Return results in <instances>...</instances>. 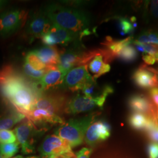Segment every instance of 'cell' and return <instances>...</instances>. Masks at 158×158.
<instances>
[{
    "instance_id": "obj_1",
    "label": "cell",
    "mask_w": 158,
    "mask_h": 158,
    "mask_svg": "<svg viewBox=\"0 0 158 158\" xmlns=\"http://www.w3.org/2000/svg\"><path fill=\"white\" fill-rule=\"evenodd\" d=\"M0 93L17 111L25 115L34 109V105L41 96L31 83L18 73L0 85Z\"/></svg>"
},
{
    "instance_id": "obj_2",
    "label": "cell",
    "mask_w": 158,
    "mask_h": 158,
    "mask_svg": "<svg viewBox=\"0 0 158 158\" xmlns=\"http://www.w3.org/2000/svg\"><path fill=\"white\" fill-rule=\"evenodd\" d=\"M44 11L51 23L58 27L83 36H85V31L89 29L90 17L81 10L51 4L46 6Z\"/></svg>"
},
{
    "instance_id": "obj_3",
    "label": "cell",
    "mask_w": 158,
    "mask_h": 158,
    "mask_svg": "<svg viewBox=\"0 0 158 158\" xmlns=\"http://www.w3.org/2000/svg\"><path fill=\"white\" fill-rule=\"evenodd\" d=\"M98 114L94 112L81 118L70 119L57 129L56 135L67 142L71 148L79 146L83 143L87 130L94 122Z\"/></svg>"
},
{
    "instance_id": "obj_4",
    "label": "cell",
    "mask_w": 158,
    "mask_h": 158,
    "mask_svg": "<svg viewBox=\"0 0 158 158\" xmlns=\"http://www.w3.org/2000/svg\"><path fill=\"white\" fill-rule=\"evenodd\" d=\"M113 92V87L107 85L102 89L101 94L96 97H88L78 94L68 100L64 112L74 115L87 112L97 107L102 108L107 97Z\"/></svg>"
},
{
    "instance_id": "obj_5",
    "label": "cell",
    "mask_w": 158,
    "mask_h": 158,
    "mask_svg": "<svg viewBox=\"0 0 158 158\" xmlns=\"http://www.w3.org/2000/svg\"><path fill=\"white\" fill-rule=\"evenodd\" d=\"M28 12L19 9H12L0 15V35L8 37L25 24Z\"/></svg>"
},
{
    "instance_id": "obj_6",
    "label": "cell",
    "mask_w": 158,
    "mask_h": 158,
    "mask_svg": "<svg viewBox=\"0 0 158 158\" xmlns=\"http://www.w3.org/2000/svg\"><path fill=\"white\" fill-rule=\"evenodd\" d=\"M17 138V142L21 147L23 154H30L34 152L35 137L40 131L35 125L28 119L18 125L14 130Z\"/></svg>"
},
{
    "instance_id": "obj_7",
    "label": "cell",
    "mask_w": 158,
    "mask_h": 158,
    "mask_svg": "<svg viewBox=\"0 0 158 158\" xmlns=\"http://www.w3.org/2000/svg\"><path fill=\"white\" fill-rule=\"evenodd\" d=\"M87 67L84 65L71 69L64 78L63 88L72 91L81 90L85 85L95 80L89 73Z\"/></svg>"
},
{
    "instance_id": "obj_8",
    "label": "cell",
    "mask_w": 158,
    "mask_h": 158,
    "mask_svg": "<svg viewBox=\"0 0 158 158\" xmlns=\"http://www.w3.org/2000/svg\"><path fill=\"white\" fill-rule=\"evenodd\" d=\"M85 51L77 48L62 51L58 60L57 67L64 78L68 72L73 68L87 65Z\"/></svg>"
},
{
    "instance_id": "obj_9",
    "label": "cell",
    "mask_w": 158,
    "mask_h": 158,
    "mask_svg": "<svg viewBox=\"0 0 158 158\" xmlns=\"http://www.w3.org/2000/svg\"><path fill=\"white\" fill-rule=\"evenodd\" d=\"M83 36L81 34L74 33L52 23L50 29L41 38V40L45 45L55 46L57 45H66L74 41L81 40Z\"/></svg>"
},
{
    "instance_id": "obj_10",
    "label": "cell",
    "mask_w": 158,
    "mask_h": 158,
    "mask_svg": "<svg viewBox=\"0 0 158 158\" xmlns=\"http://www.w3.org/2000/svg\"><path fill=\"white\" fill-rule=\"evenodd\" d=\"M52 25V23L44 11L35 13L28 21L25 29L29 42H32L35 39L41 38L48 32Z\"/></svg>"
},
{
    "instance_id": "obj_11",
    "label": "cell",
    "mask_w": 158,
    "mask_h": 158,
    "mask_svg": "<svg viewBox=\"0 0 158 158\" xmlns=\"http://www.w3.org/2000/svg\"><path fill=\"white\" fill-rule=\"evenodd\" d=\"M68 99L62 94H43L40 96L34 105V108L45 110L48 111L59 114L64 111Z\"/></svg>"
},
{
    "instance_id": "obj_12",
    "label": "cell",
    "mask_w": 158,
    "mask_h": 158,
    "mask_svg": "<svg viewBox=\"0 0 158 158\" xmlns=\"http://www.w3.org/2000/svg\"><path fill=\"white\" fill-rule=\"evenodd\" d=\"M70 151L72 148L68 142L56 135L47 136L39 148L41 158H50Z\"/></svg>"
},
{
    "instance_id": "obj_13",
    "label": "cell",
    "mask_w": 158,
    "mask_h": 158,
    "mask_svg": "<svg viewBox=\"0 0 158 158\" xmlns=\"http://www.w3.org/2000/svg\"><path fill=\"white\" fill-rule=\"evenodd\" d=\"M111 126L103 120L94 122L90 125L85 134V143L93 147L100 142L108 139L111 135Z\"/></svg>"
},
{
    "instance_id": "obj_14",
    "label": "cell",
    "mask_w": 158,
    "mask_h": 158,
    "mask_svg": "<svg viewBox=\"0 0 158 158\" xmlns=\"http://www.w3.org/2000/svg\"><path fill=\"white\" fill-rule=\"evenodd\" d=\"M64 77L57 66L51 68L42 79L34 83V87L41 95L44 92L52 88L62 85Z\"/></svg>"
},
{
    "instance_id": "obj_15",
    "label": "cell",
    "mask_w": 158,
    "mask_h": 158,
    "mask_svg": "<svg viewBox=\"0 0 158 158\" xmlns=\"http://www.w3.org/2000/svg\"><path fill=\"white\" fill-rule=\"evenodd\" d=\"M25 115L35 125H63L65 123L63 119L59 115L43 109L34 108Z\"/></svg>"
},
{
    "instance_id": "obj_16",
    "label": "cell",
    "mask_w": 158,
    "mask_h": 158,
    "mask_svg": "<svg viewBox=\"0 0 158 158\" xmlns=\"http://www.w3.org/2000/svg\"><path fill=\"white\" fill-rule=\"evenodd\" d=\"M128 104L134 113H142L149 116L156 117L152 102L144 95L134 94L131 96Z\"/></svg>"
},
{
    "instance_id": "obj_17",
    "label": "cell",
    "mask_w": 158,
    "mask_h": 158,
    "mask_svg": "<svg viewBox=\"0 0 158 158\" xmlns=\"http://www.w3.org/2000/svg\"><path fill=\"white\" fill-rule=\"evenodd\" d=\"M132 79L138 87L142 89H152L158 87V76L141 66L133 74Z\"/></svg>"
},
{
    "instance_id": "obj_18",
    "label": "cell",
    "mask_w": 158,
    "mask_h": 158,
    "mask_svg": "<svg viewBox=\"0 0 158 158\" xmlns=\"http://www.w3.org/2000/svg\"><path fill=\"white\" fill-rule=\"evenodd\" d=\"M31 52L46 66H57L60 52L56 47L45 46Z\"/></svg>"
},
{
    "instance_id": "obj_19",
    "label": "cell",
    "mask_w": 158,
    "mask_h": 158,
    "mask_svg": "<svg viewBox=\"0 0 158 158\" xmlns=\"http://www.w3.org/2000/svg\"><path fill=\"white\" fill-rule=\"evenodd\" d=\"M87 66L89 70L93 74V77L95 80L102 75L109 72L111 70L110 65L105 62L101 54L94 57Z\"/></svg>"
},
{
    "instance_id": "obj_20",
    "label": "cell",
    "mask_w": 158,
    "mask_h": 158,
    "mask_svg": "<svg viewBox=\"0 0 158 158\" xmlns=\"http://www.w3.org/2000/svg\"><path fill=\"white\" fill-rule=\"evenodd\" d=\"M133 40L132 36H128L124 40H115L110 36H107L102 44L116 58V55L125 46L132 44Z\"/></svg>"
},
{
    "instance_id": "obj_21",
    "label": "cell",
    "mask_w": 158,
    "mask_h": 158,
    "mask_svg": "<svg viewBox=\"0 0 158 158\" xmlns=\"http://www.w3.org/2000/svg\"><path fill=\"white\" fill-rule=\"evenodd\" d=\"M156 117L142 113H133L130 115L128 122L130 126L134 130L146 131L153 119Z\"/></svg>"
},
{
    "instance_id": "obj_22",
    "label": "cell",
    "mask_w": 158,
    "mask_h": 158,
    "mask_svg": "<svg viewBox=\"0 0 158 158\" xmlns=\"http://www.w3.org/2000/svg\"><path fill=\"white\" fill-rule=\"evenodd\" d=\"M25 117L24 114L17 110L0 116V130L10 129Z\"/></svg>"
},
{
    "instance_id": "obj_23",
    "label": "cell",
    "mask_w": 158,
    "mask_h": 158,
    "mask_svg": "<svg viewBox=\"0 0 158 158\" xmlns=\"http://www.w3.org/2000/svg\"><path fill=\"white\" fill-rule=\"evenodd\" d=\"M138 52L135 48L131 45L124 47L116 55V57L121 61L127 63L134 62L138 59Z\"/></svg>"
},
{
    "instance_id": "obj_24",
    "label": "cell",
    "mask_w": 158,
    "mask_h": 158,
    "mask_svg": "<svg viewBox=\"0 0 158 158\" xmlns=\"http://www.w3.org/2000/svg\"><path fill=\"white\" fill-rule=\"evenodd\" d=\"M135 41L141 44H153L158 46V32L152 30L143 31Z\"/></svg>"
},
{
    "instance_id": "obj_25",
    "label": "cell",
    "mask_w": 158,
    "mask_h": 158,
    "mask_svg": "<svg viewBox=\"0 0 158 158\" xmlns=\"http://www.w3.org/2000/svg\"><path fill=\"white\" fill-rule=\"evenodd\" d=\"M19 149L18 142L0 143V154L2 158H10L17 153Z\"/></svg>"
},
{
    "instance_id": "obj_26",
    "label": "cell",
    "mask_w": 158,
    "mask_h": 158,
    "mask_svg": "<svg viewBox=\"0 0 158 158\" xmlns=\"http://www.w3.org/2000/svg\"><path fill=\"white\" fill-rule=\"evenodd\" d=\"M53 66H46L45 69L42 70H36L32 68L28 63L25 61L23 64V71L25 74L32 79H36L40 80L43 77L46 73Z\"/></svg>"
},
{
    "instance_id": "obj_27",
    "label": "cell",
    "mask_w": 158,
    "mask_h": 158,
    "mask_svg": "<svg viewBox=\"0 0 158 158\" xmlns=\"http://www.w3.org/2000/svg\"><path fill=\"white\" fill-rule=\"evenodd\" d=\"M117 19L118 21V29L121 35L124 36L127 34L130 35L133 34L134 29L132 27L131 21L124 17H118Z\"/></svg>"
},
{
    "instance_id": "obj_28",
    "label": "cell",
    "mask_w": 158,
    "mask_h": 158,
    "mask_svg": "<svg viewBox=\"0 0 158 158\" xmlns=\"http://www.w3.org/2000/svg\"><path fill=\"white\" fill-rule=\"evenodd\" d=\"M17 70L11 64H6L0 69V85L17 74Z\"/></svg>"
},
{
    "instance_id": "obj_29",
    "label": "cell",
    "mask_w": 158,
    "mask_h": 158,
    "mask_svg": "<svg viewBox=\"0 0 158 158\" xmlns=\"http://www.w3.org/2000/svg\"><path fill=\"white\" fill-rule=\"evenodd\" d=\"M25 61L28 63L32 68L36 70H42L46 68L45 65L31 51L26 55Z\"/></svg>"
},
{
    "instance_id": "obj_30",
    "label": "cell",
    "mask_w": 158,
    "mask_h": 158,
    "mask_svg": "<svg viewBox=\"0 0 158 158\" xmlns=\"http://www.w3.org/2000/svg\"><path fill=\"white\" fill-rule=\"evenodd\" d=\"M17 141L14 131L0 130V143H11Z\"/></svg>"
},
{
    "instance_id": "obj_31",
    "label": "cell",
    "mask_w": 158,
    "mask_h": 158,
    "mask_svg": "<svg viewBox=\"0 0 158 158\" xmlns=\"http://www.w3.org/2000/svg\"><path fill=\"white\" fill-rule=\"evenodd\" d=\"M147 134L149 138L154 142L158 143V121L147 130Z\"/></svg>"
},
{
    "instance_id": "obj_32",
    "label": "cell",
    "mask_w": 158,
    "mask_h": 158,
    "mask_svg": "<svg viewBox=\"0 0 158 158\" xmlns=\"http://www.w3.org/2000/svg\"><path fill=\"white\" fill-rule=\"evenodd\" d=\"M148 152L150 158H158V143H150L148 147Z\"/></svg>"
},
{
    "instance_id": "obj_33",
    "label": "cell",
    "mask_w": 158,
    "mask_h": 158,
    "mask_svg": "<svg viewBox=\"0 0 158 158\" xmlns=\"http://www.w3.org/2000/svg\"><path fill=\"white\" fill-rule=\"evenodd\" d=\"M149 95L151 100L152 103L153 104V106H155L156 109H158V87H154L152 89H149Z\"/></svg>"
},
{
    "instance_id": "obj_34",
    "label": "cell",
    "mask_w": 158,
    "mask_h": 158,
    "mask_svg": "<svg viewBox=\"0 0 158 158\" xmlns=\"http://www.w3.org/2000/svg\"><path fill=\"white\" fill-rule=\"evenodd\" d=\"M145 51V53L150 55H155L158 53V46L153 44H141Z\"/></svg>"
},
{
    "instance_id": "obj_35",
    "label": "cell",
    "mask_w": 158,
    "mask_h": 158,
    "mask_svg": "<svg viewBox=\"0 0 158 158\" xmlns=\"http://www.w3.org/2000/svg\"><path fill=\"white\" fill-rule=\"evenodd\" d=\"M92 153V149L90 148H83L76 153V158H90Z\"/></svg>"
},
{
    "instance_id": "obj_36",
    "label": "cell",
    "mask_w": 158,
    "mask_h": 158,
    "mask_svg": "<svg viewBox=\"0 0 158 158\" xmlns=\"http://www.w3.org/2000/svg\"><path fill=\"white\" fill-rule=\"evenodd\" d=\"M142 59L145 64L149 65H152L156 62L155 55H150L147 53L142 54Z\"/></svg>"
},
{
    "instance_id": "obj_37",
    "label": "cell",
    "mask_w": 158,
    "mask_h": 158,
    "mask_svg": "<svg viewBox=\"0 0 158 158\" xmlns=\"http://www.w3.org/2000/svg\"><path fill=\"white\" fill-rule=\"evenodd\" d=\"M49 158H76V155L72 152V151H70L60 154H57Z\"/></svg>"
},
{
    "instance_id": "obj_38",
    "label": "cell",
    "mask_w": 158,
    "mask_h": 158,
    "mask_svg": "<svg viewBox=\"0 0 158 158\" xmlns=\"http://www.w3.org/2000/svg\"><path fill=\"white\" fill-rule=\"evenodd\" d=\"M151 13L153 17L158 18V1H152L151 6Z\"/></svg>"
},
{
    "instance_id": "obj_39",
    "label": "cell",
    "mask_w": 158,
    "mask_h": 158,
    "mask_svg": "<svg viewBox=\"0 0 158 158\" xmlns=\"http://www.w3.org/2000/svg\"><path fill=\"white\" fill-rule=\"evenodd\" d=\"M6 3V1H2V0H0V9L4 6Z\"/></svg>"
},
{
    "instance_id": "obj_40",
    "label": "cell",
    "mask_w": 158,
    "mask_h": 158,
    "mask_svg": "<svg viewBox=\"0 0 158 158\" xmlns=\"http://www.w3.org/2000/svg\"><path fill=\"white\" fill-rule=\"evenodd\" d=\"M155 59L156 60V62H158V53L155 55Z\"/></svg>"
},
{
    "instance_id": "obj_41",
    "label": "cell",
    "mask_w": 158,
    "mask_h": 158,
    "mask_svg": "<svg viewBox=\"0 0 158 158\" xmlns=\"http://www.w3.org/2000/svg\"><path fill=\"white\" fill-rule=\"evenodd\" d=\"M12 158H23V156H21V155H18L17 156H15V157Z\"/></svg>"
},
{
    "instance_id": "obj_42",
    "label": "cell",
    "mask_w": 158,
    "mask_h": 158,
    "mask_svg": "<svg viewBox=\"0 0 158 158\" xmlns=\"http://www.w3.org/2000/svg\"><path fill=\"white\" fill-rule=\"evenodd\" d=\"M27 158H40L38 157V156H30V157H28Z\"/></svg>"
},
{
    "instance_id": "obj_43",
    "label": "cell",
    "mask_w": 158,
    "mask_h": 158,
    "mask_svg": "<svg viewBox=\"0 0 158 158\" xmlns=\"http://www.w3.org/2000/svg\"><path fill=\"white\" fill-rule=\"evenodd\" d=\"M156 118H157V120H158V109L157 110V114H156Z\"/></svg>"
},
{
    "instance_id": "obj_44",
    "label": "cell",
    "mask_w": 158,
    "mask_h": 158,
    "mask_svg": "<svg viewBox=\"0 0 158 158\" xmlns=\"http://www.w3.org/2000/svg\"><path fill=\"white\" fill-rule=\"evenodd\" d=\"M0 158H2V157L1 155V154H0Z\"/></svg>"
}]
</instances>
